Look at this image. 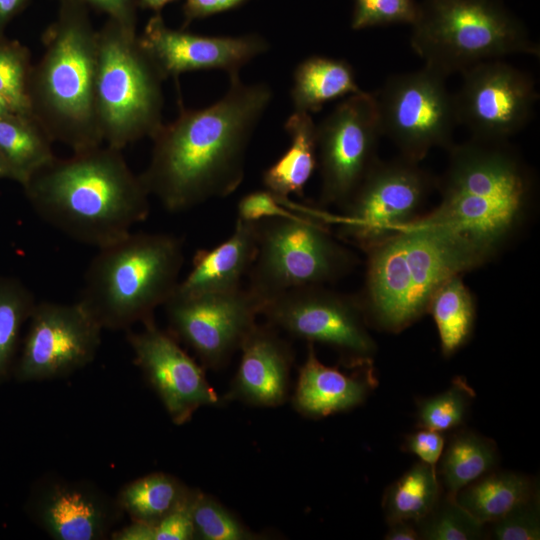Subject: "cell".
Masks as SVG:
<instances>
[{"instance_id": "obj_1", "label": "cell", "mask_w": 540, "mask_h": 540, "mask_svg": "<svg viewBox=\"0 0 540 540\" xmlns=\"http://www.w3.org/2000/svg\"><path fill=\"white\" fill-rule=\"evenodd\" d=\"M272 98L268 84H247L238 73L229 75L228 89L215 103L180 105L176 119L151 138V158L139 174L150 196L176 213L232 194L243 181L249 143Z\"/></svg>"}, {"instance_id": "obj_2", "label": "cell", "mask_w": 540, "mask_h": 540, "mask_svg": "<svg viewBox=\"0 0 540 540\" xmlns=\"http://www.w3.org/2000/svg\"><path fill=\"white\" fill-rule=\"evenodd\" d=\"M34 212L71 239L102 248L150 213V194L122 150L99 145L55 157L23 185Z\"/></svg>"}, {"instance_id": "obj_3", "label": "cell", "mask_w": 540, "mask_h": 540, "mask_svg": "<svg viewBox=\"0 0 540 540\" xmlns=\"http://www.w3.org/2000/svg\"><path fill=\"white\" fill-rule=\"evenodd\" d=\"M448 150L446 170L436 181L440 203L417 219L458 234L489 260L524 221L532 173L508 140L471 137Z\"/></svg>"}, {"instance_id": "obj_4", "label": "cell", "mask_w": 540, "mask_h": 540, "mask_svg": "<svg viewBox=\"0 0 540 540\" xmlns=\"http://www.w3.org/2000/svg\"><path fill=\"white\" fill-rule=\"evenodd\" d=\"M365 251V285L358 300L368 325L390 333L427 313L446 280L488 261L463 237L417 218Z\"/></svg>"}, {"instance_id": "obj_5", "label": "cell", "mask_w": 540, "mask_h": 540, "mask_svg": "<svg viewBox=\"0 0 540 540\" xmlns=\"http://www.w3.org/2000/svg\"><path fill=\"white\" fill-rule=\"evenodd\" d=\"M42 43L43 55L31 67L28 81L32 115L53 142L73 152L102 145L95 110L97 30L88 7L60 2Z\"/></svg>"}, {"instance_id": "obj_6", "label": "cell", "mask_w": 540, "mask_h": 540, "mask_svg": "<svg viewBox=\"0 0 540 540\" xmlns=\"http://www.w3.org/2000/svg\"><path fill=\"white\" fill-rule=\"evenodd\" d=\"M183 248L173 234L133 232L99 248L78 301L103 330L129 329L154 317L180 281Z\"/></svg>"}, {"instance_id": "obj_7", "label": "cell", "mask_w": 540, "mask_h": 540, "mask_svg": "<svg viewBox=\"0 0 540 540\" xmlns=\"http://www.w3.org/2000/svg\"><path fill=\"white\" fill-rule=\"evenodd\" d=\"M411 26L415 54L446 78L507 55H540L538 43L499 0H422Z\"/></svg>"}, {"instance_id": "obj_8", "label": "cell", "mask_w": 540, "mask_h": 540, "mask_svg": "<svg viewBox=\"0 0 540 540\" xmlns=\"http://www.w3.org/2000/svg\"><path fill=\"white\" fill-rule=\"evenodd\" d=\"M165 80L136 34L107 19L97 30L95 110L106 145L122 150L162 126Z\"/></svg>"}, {"instance_id": "obj_9", "label": "cell", "mask_w": 540, "mask_h": 540, "mask_svg": "<svg viewBox=\"0 0 540 540\" xmlns=\"http://www.w3.org/2000/svg\"><path fill=\"white\" fill-rule=\"evenodd\" d=\"M257 233L247 288L261 304L291 289L335 281L354 264L351 253L305 214L258 221Z\"/></svg>"}, {"instance_id": "obj_10", "label": "cell", "mask_w": 540, "mask_h": 540, "mask_svg": "<svg viewBox=\"0 0 540 540\" xmlns=\"http://www.w3.org/2000/svg\"><path fill=\"white\" fill-rule=\"evenodd\" d=\"M445 80L424 65L390 76L373 93L381 135L397 146L401 156L419 162L432 148L453 145L458 121L454 94Z\"/></svg>"}, {"instance_id": "obj_11", "label": "cell", "mask_w": 540, "mask_h": 540, "mask_svg": "<svg viewBox=\"0 0 540 540\" xmlns=\"http://www.w3.org/2000/svg\"><path fill=\"white\" fill-rule=\"evenodd\" d=\"M260 315L276 329L328 345L347 366L372 362L377 345L358 298L310 285L291 289L261 304Z\"/></svg>"}, {"instance_id": "obj_12", "label": "cell", "mask_w": 540, "mask_h": 540, "mask_svg": "<svg viewBox=\"0 0 540 540\" xmlns=\"http://www.w3.org/2000/svg\"><path fill=\"white\" fill-rule=\"evenodd\" d=\"M434 187L418 162L378 159L342 206L341 232L366 250L417 218Z\"/></svg>"}, {"instance_id": "obj_13", "label": "cell", "mask_w": 540, "mask_h": 540, "mask_svg": "<svg viewBox=\"0 0 540 540\" xmlns=\"http://www.w3.org/2000/svg\"><path fill=\"white\" fill-rule=\"evenodd\" d=\"M381 135L375 98L361 91L345 97L317 124V163L324 204L343 206L379 159Z\"/></svg>"}, {"instance_id": "obj_14", "label": "cell", "mask_w": 540, "mask_h": 540, "mask_svg": "<svg viewBox=\"0 0 540 540\" xmlns=\"http://www.w3.org/2000/svg\"><path fill=\"white\" fill-rule=\"evenodd\" d=\"M13 375L18 382L59 379L90 364L102 327L79 302H37Z\"/></svg>"}, {"instance_id": "obj_15", "label": "cell", "mask_w": 540, "mask_h": 540, "mask_svg": "<svg viewBox=\"0 0 540 540\" xmlns=\"http://www.w3.org/2000/svg\"><path fill=\"white\" fill-rule=\"evenodd\" d=\"M454 93L458 125L471 137L504 141L530 122L538 91L533 78L500 59L478 63L461 73Z\"/></svg>"}, {"instance_id": "obj_16", "label": "cell", "mask_w": 540, "mask_h": 540, "mask_svg": "<svg viewBox=\"0 0 540 540\" xmlns=\"http://www.w3.org/2000/svg\"><path fill=\"white\" fill-rule=\"evenodd\" d=\"M164 308L170 333L189 346L204 367L219 369L257 323L261 302L241 286L191 296L173 294Z\"/></svg>"}, {"instance_id": "obj_17", "label": "cell", "mask_w": 540, "mask_h": 540, "mask_svg": "<svg viewBox=\"0 0 540 540\" xmlns=\"http://www.w3.org/2000/svg\"><path fill=\"white\" fill-rule=\"evenodd\" d=\"M140 331H129L128 343L134 362L162 401L172 422L183 425L202 406L218 403L215 390L203 369L178 344L161 330L151 317Z\"/></svg>"}, {"instance_id": "obj_18", "label": "cell", "mask_w": 540, "mask_h": 540, "mask_svg": "<svg viewBox=\"0 0 540 540\" xmlns=\"http://www.w3.org/2000/svg\"><path fill=\"white\" fill-rule=\"evenodd\" d=\"M139 41L165 79L201 70H223L228 75L266 53L269 42L260 34L205 36L167 26L161 14L147 22Z\"/></svg>"}, {"instance_id": "obj_19", "label": "cell", "mask_w": 540, "mask_h": 540, "mask_svg": "<svg viewBox=\"0 0 540 540\" xmlns=\"http://www.w3.org/2000/svg\"><path fill=\"white\" fill-rule=\"evenodd\" d=\"M26 512L53 539L101 540L123 511L91 483L51 477L35 483Z\"/></svg>"}, {"instance_id": "obj_20", "label": "cell", "mask_w": 540, "mask_h": 540, "mask_svg": "<svg viewBox=\"0 0 540 540\" xmlns=\"http://www.w3.org/2000/svg\"><path fill=\"white\" fill-rule=\"evenodd\" d=\"M239 350L240 364L224 400L265 407L283 404L294 361L291 345L274 326L256 323Z\"/></svg>"}, {"instance_id": "obj_21", "label": "cell", "mask_w": 540, "mask_h": 540, "mask_svg": "<svg viewBox=\"0 0 540 540\" xmlns=\"http://www.w3.org/2000/svg\"><path fill=\"white\" fill-rule=\"evenodd\" d=\"M378 384L372 362L355 367L353 373L323 364L313 343L299 369L293 406L301 415L320 419L363 404Z\"/></svg>"}, {"instance_id": "obj_22", "label": "cell", "mask_w": 540, "mask_h": 540, "mask_svg": "<svg viewBox=\"0 0 540 540\" xmlns=\"http://www.w3.org/2000/svg\"><path fill=\"white\" fill-rule=\"evenodd\" d=\"M257 222L237 218L232 234L212 249L196 252L192 268L174 294L191 296L241 287L257 251Z\"/></svg>"}, {"instance_id": "obj_23", "label": "cell", "mask_w": 540, "mask_h": 540, "mask_svg": "<svg viewBox=\"0 0 540 540\" xmlns=\"http://www.w3.org/2000/svg\"><path fill=\"white\" fill-rule=\"evenodd\" d=\"M290 137L286 152L262 175L265 189L278 197L303 194L317 166V124L311 114L295 111L284 124Z\"/></svg>"}, {"instance_id": "obj_24", "label": "cell", "mask_w": 540, "mask_h": 540, "mask_svg": "<svg viewBox=\"0 0 540 540\" xmlns=\"http://www.w3.org/2000/svg\"><path fill=\"white\" fill-rule=\"evenodd\" d=\"M538 498L539 485L534 477L498 468L465 486L455 495L456 501L485 525L501 518L513 508Z\"/></svg>"}, {"instance_id": "obj_25", "label": "cell", "mask_w": 540, "mask_h": 540, "mask_svg": "<svg viewBox=\"0 0 540 540\" xmlns=\"http://www.w3.org/2000/svg\"><path fill=\"white\" fill-rule=\"evenodd\" d=\"M361 91L346 60L313 55L296 66L290 94L295 111L311 114L327 102Z\"/></svg>"}, {"instance_id": "obj_26", "label": "cell", "mask_w": 540, "mask_h": 540, "mask_svg": "<svg viewBox=\"0 0 540 540\" xmlns=\"http://www.w3.org/2000/svg\"><path fill=\"white\" fill-rule=\"evenodd\" d=\"M499 460L493 439L463 427L452 431L436 466L443 493L455 497L462 488L497 469Z\"/></svg>"}, {"instance_id": "obj_27", "label": "cell", "mask_w": 540, "mask_h": 540, "mask_svg": "<svg viewBox=\"0 0 540 540\" xmlns=\"http://www.w3.org/2000/svg\"><path fill=\"white\" fill-rule=\"evenodd\" d=\"M53 143L32 114L0 116V156L21 185L56 157Z\"/></svg>"}, {"instance_id": "obj_28", "label": "cell", "mask_w": 540, "mask_h": 540, "mask_svg": "<svg viewBox=\"0 0 540 540\" xmlns=\"http://www.w3.org/2000/svg\"><path fill=\"white\" fill-rule=\"evenodd\" d=\"M428 312L435 322L444 357L452 356L470 340L476 308L473 295L461 275L449 278L435 291Z\"/></svg>"}, {"instance_id": "obj_29", "label": "cell", "mask_w": 540, "mask_h": 540, "mask_svg": "<svg viewBox=\"0 0 540 540\" xmlns=\"http://www.w3.org/2000/svg\"><path fill=\"white\" fill-rule=\"evenodd\" d=\"M442 495L436 470L424 462H416L385 489L382 497L385 520L416 523L434 508Z\"/></svg>"}, {"instance_id": "obj_30", "label": "cell", "mask_w": 540, "mask_h": 540, "mask_svg": "<svg viewBox=\"0 0 540 540\" xmlns=\"http://www.w3.org/2000/svg\"><path fill=\"white\" fill-rule=\"evenodd\" d=\"M191 491L172 475L151 473L126 484L116 500L132 521L154 525L181 505Z\"/></svg>"}, {"instance_id": "obj_31", "label": "cell", "mask_w": 540, "mask_h": 540, "mask_svg": "<svg viewBox=\"0 0 540 540\" xmlns=\"http://www.w3.org/2000/svg\"><path fill=\"white\" fill-rule=\"evenodd\" d=\"M36 303L34 294L22 281L0 276V384L13 375L21 331Z\"/></svg>"}, {"instance_id": "obj_32", "label": "cell", "mask_w": 540, "mask_h": 540, "mask_svg": "<svg viewBox=\"0 0 540 540\" xmlns=\"http://www.w3.org/2000/svg\"><path fill=\"white\" fill-rule=\"evenodd\" d=\"M475 398V391L463 376H455L450 386L433 396L418 399L416 427L452 432L463 427Z\"/></svg>"}, {"instance_id": "obj_33", "label": "cell", "mask_w": 540, "mask_h": 540, "mask_svg": "<svg viewBox=\"0 0 540 540\" xmlns=\"http://www.w3.org/2000/svg\"><path fill=\"white\" fill-rule=\"evenodd\" d=\"M421 540H479L487 526L455 499L443 493L434 508L415 523Z\"/></svg>"}, {"instance_id": "obj_34", "label": "cell", "mask_w": 540, "mask_h": 540, "mask_svg": "<svg viewBox=\"0 0 540 540\" xmlns=\"http://www.w3.org/2000/svg\"><path fill=\"white\" fill-rule=\"evenodd\" d=\"M194 539L252 540L257 535L213 497L195 491L192 504Z\"/></svg>"}, {"instance_id": "obj_35", "label": "cell", "mask_w": 540, "mask_h": 540, "mask_svg": "<svg viewBox=\"0 0 540 540\" xmlns=\"http://www.w3.org/2000/svg\"><path fill=\"white\" fill-rule=\"evenodd\" d=\"M31 67L25 46L0 38V96L16 113L32 114L28 96Z\"/></svg>"}, {"instance_id": "obj_36", "label": "cell", "mask_w": 540, "mask_h": 540, "mask_svg": "<svg viewBox=\"0 0 540 540\" xmlns=\"http://www.w3.org/2000/svg\"><path fill=\"white\" fill-rule=\"evenodd\" d=\"M418 10L415 0H354L351 28L362 30L389 24H412Z\"/></svg>"}, {"instance_id": "obj_37", "label": "cell", "mask_w": 540, "mask_h": 540, "mask_svg": "<svg viewBox=\"0 0 540 540\" xmlns=\"http://www.w3.org/2000/svg\"><path fill=\"white\" fill-rule=\"evenodd\" d=\"M486 526L487 536L495 540L540 539V498L513 508Z\"/></svg>"}, {"instance_id": "obj_38", "label": "cell", "mask_w": 540, "mask_h": 540, "mask_svg": "<svg viewBox=\"0 0 540 540\" xmlns=\"http://www.w3.org/2000/svg\"><path fill=\"white\" fill-rule=\"evenodd\" d=\"M302 214L289 206L287 198L278 197L266 189L244 195L237 205V218L248 222L270 218H293Z\"/></svg>"}, {"instance_id": "obj_39", "label": "cell", "mask_w": 540, "mask_h": 540, "mask_svg": "<svg viewBox=\"0 0 540 540\" xmlns=\"http://www.w3.org/2000/svg\"><path fill=\"white\" fill-rule=\"evenodd\" d=\"M195 491L192 489L188 498L181 505L154 524V540L194 539L192 504Z\"/></svg>"}, {"instance_id": "obj_40", "label": "cell", "mask_w": 540, "mask_h": 540, "mask_svg": "<svg viewBox=\"0 0 540 540\" xmlns=\"http://www.w3.org/2000/svg\"><path fill=\"white\" fill-rule=\"evenodd\" d=\"M446 443L445 433L418 428L417 431L405 436L402 450L416 455L421 462L436 470Z\"/></svg>"}, {"instance_id": "obj_41", "label": "cell", "mask_w": 540, "mask_h": 540, "mask_svg": "<svg viewBox=\"0 0 540 540\" xmlns=\"http://www.w3.org/2000/svg\"><path fill=\"white\" fill-rule=\"evenodd\" d=\"M72 1L92 7L98 12L107 15L119 24L136 30L137 9L139 0H59V2Z\"/></svg>"}, {"instance_id": "obj_42", "label": "cell", "mask_w": 540, "mask_h": 540, "mask_svg": "<svg viewBox=\"0 0 540 540\" xmlns=\"http://www.w3.org/2000/svg\"><path fill=\"white\" fill-rule=\"evenodd\" d=\"M249 0H184L183 27L193 21L204 19L237 8Z\"/></svg>"}, {"instance_id": "obj_43", "label": "cell", "mask_w": 540, "mask_h": 540, "mask_svg": "<svg viewBox=\"0 0 540 540\" xmlns=\"http://www.w3.org/2000/svg\"><path fill=\"white\" fill-rule=\"evenodd\" d=\"M385 540H420L415 523L410 521H394L387 523Z\"/></svg>"}, {"instance_id": "obj_44", "label": "cell", "mask_w": 540, "mask_h": 540, "mask_svg": "<svg viewBox=\"0 0 540 540\" xmlns=\"http://www.w3.org/2000/svg\"><path fill=\"white\" fill-rule=\"evenodd\" d=\"M30 0H0V38L9 22L18 15Z\"/></svg>"}, {"instance_id": "obj_45", "label": "cell", "mask_w": 540, "mask_h": 540, "mask_svg": "<svg viewBox=\"0 0 540 540\" xmlns=\"http://www.w3.org/2000/svg\"><path fill=\"white\" fill-rule=\"evenodd\" d=\"M174 1L176 0H139V7L152 10L154 14H161L162 9Z\"/></svg>"}, {"instance_id": "obj_46", "label": "cell", "mask_w": 540, "mask_h": 540, "mask_svg": "<svg viewBox=\"0 0 540 540\" xmlns=\"http://www.w3.org/2000/svg\"><path fill=\"white\" fill-rule=\"evenodd\" d=\"M0 179L13 180L12 173L1 156H0Z\"/></svg>"}, {"instance_id": "obj_47", "label": "cell", "mask_w": 540, "mask_h": 540, "mask_svg": "<svg viewBox=\"0 0 540 540\" xmlns=\"http://www.w3.org/2000/svg\"><path fill=\"white\" fill-rule=\"evenodd\" d=\"M9 113H16V112H14L11 106L0 96V116L6 115Z\"/></svg>"}]
</instances>
